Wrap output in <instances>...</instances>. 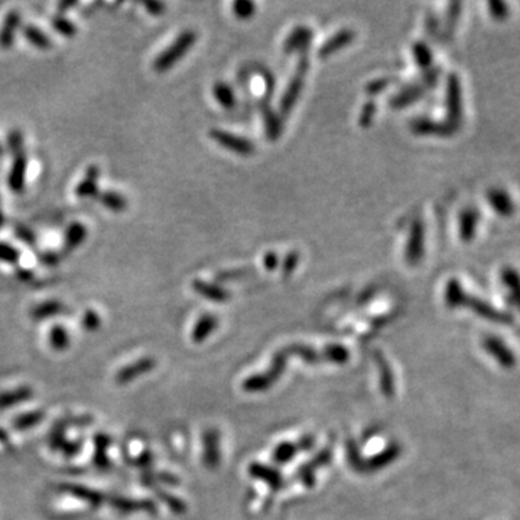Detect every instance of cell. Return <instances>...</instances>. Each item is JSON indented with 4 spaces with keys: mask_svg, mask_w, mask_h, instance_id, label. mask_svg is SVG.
<instances>
[{
    "mask_svg": "<svg viewBox=\"0 0 520 520\" xmlns=\"http://www.w3.org/2000/svg\"><path fill=\"white\" fill-rule=\"evenodd\" d=\"M487 201L494 210V212H497L502 217H510L516 210L514 201L511 200L510 194L502 188H490L487 191Z\"/></svg>",
    "mask_w": 520,
    "mask_h": 520,
    "instance_id": "22",
    "label": "cell"
},
{
    "mask_svg": "<svg viewBox=\"0 0 520 520\" xmlns=\"http://www.w3.org/2000/svg\"><path fill=\"white\" fill-rule=\"evenodd\" d=\"M60 254H57L55 251H45V253H42V254H39V260H40V262L43 264V265H47V266H55V265H58L60 264Z\"/></svg>",
    "mask_w": 520,
    "mask_h": 520,
    "instance_id": "50",
    "label": "cell"
},
{
    "mask_svg": "<svg viewBox=\"0 0 520 520\" xmlns=\"http://www.w3.org/2000/svg\"><path fill=\"white\" fill-rule=\"evenodd\" d=\"M8 143H9L11 149L15 152V155L23 152V139H22V135H21L19 130H13L12 134H9Z\"/></svg>",
    "mask_w": 520,
    "mask_h": 520,
    "instance_id": "49",
    "label": "cell"
},
{
    "mask_svg": "<svg viewBox=\"0 0 520 520\" xmlns=\"http://www.w3.org/2000/svg\"><path fill=\"white\" fill-rule=\"evenodd\" d=\"M376 103L373 100H369L364 103V106L362 107V112H360V116H359V124L362 127H369L373 120H374V116H376Z\"/></svg>",
    "mask_w": 520,
    "mask_h": 520,
    "instance_id": "41",
    "label": "cell"
},
{
    "mask_svg": "<svg viewBox=\"0 0 520 520\" xmlns=\"http://www.w3.org/2000/svg\"><path fill=\"white\" fill-rule=\"evenodd\" d=\"M411 130L412 134L419 136H440V138H450L454 136L460 126H455L447 120L437 121L426 117H419L411 121Z\"/></svg>",
    "mask_w": 520,
    "mask_h": 520,
    "instance_id": "7",
    "label": "cell"
},
{
    "mask_svg": "<svg viewBox=\"0 0 520 520\" xmlns=\"http://www.w3.org/2000/svg\"><path fill=\"white\" fill-rule=\"evenodd\" d=\"M16 276L21 279V281H29L32 278V273L31 271L28 269H18L16 271Z\"/></svg>",
    "mask_w": 520,
    "mask_h": 520,
    "instance_id": "54",
    "label": "cell"
},
{
    "mask_svg": "<svg viewBox=\"0 0 520 520\" xmlns=\"http://www.w3.org/2000/svg\"><path fill=\"white\" fill-rule=\"evenodd\" d=\"M197 39H198V35L195 31H193V29L183 31L177 36V39L155 58L153 70L159 74L169 71L173 65H177L183 60L184 55H187L190 53V50L194 47Z\"/></svg>",
    "mask_w": 520,
    "mask_h": 520,
    "instance_id": "3",
    "label": "cell"
},
{
    "mask_svg": "<svg viewBox=\"0 0 520 520\" xmlns=\"http://www.w3.org/2000/svg\"><path fill=\"white\" fill-rule=\"evenodd\" d=\"M314 445H315V440H314V437H311V435L300 438V441H298L296 444H292V443H282V444H279V445L275 448V451H273V454H272V460H273V462L283 465V464L289 462V461H291V460H292V458H293L299 451H308V450H311Z\"/></svg>",
    "mask_w": 520,
    "mask_h": 520,
    "instance_id": "12",
    "label": "cell"
},
{
    "mask_svg": "<svg viewBox=\"0 0 520 520\" xmlns=\"http://www.w3.org/2000/svg\"><path fill=\"white\" fill-rule=\"evenodd\" d=\"M354 39H356V32L353 29H350V28L340 29L332 36H330L318 48V57L328 58L332 54L344 50L345 47H349Z\"/></svg>",
    "mask_w": 520,
    "mask_h": 520,
    "instance_id": "11",
    "label": "cell"
},
{
    "mask_svg": "<svg viewBox=\"0 0 520 520\" xmlns=\"http://www.w3.org/2000/svg\"><path fill=\"white\" fill-rule=\"evenodd\" d=\"M155 360L153 359H143L141 362H136L134 364H130L127 367H124L119 374H117V380L119 383H127L130 380L136 379L138 376H142L148 372H151L155 367Z\"/></svg>",
    "mask_w": 520,
    "mask_h": 520,
    "instance_id": "29",
    "label": "cell"
},
{
    "mask_svg": "<svg viewBox=\"0 0 520 520\" xmlns=\"http://www.w3.org/2000/svg\"><path fill=\"white\" fill-rule=\"evenodd\" d=\"M53 28L58 33H61L63 36H65V38H74L75 33H77L75 25L70 19H67L64 16H55L53 19Z\"/></svg>",
    "mask_w": 520,
    "mask_h": 520,
    "instance_id": "38",
    "label": "cell"
},
{
    "mask_svg": "<svg viewBox=\"0 0 520 520\" xmlns=\"http://www.w3.org/2000/svg\"><path fill=\"white\" fill-rule=\"evenodd\" d=\"M23 36L26 38V40L31 43V45H33L36 50L47 51L53 47L51 39L36 26H32V25L25 26Z\"/></svg>",
    "mask_w": 520,
    "mask_h": 520,
    "instance_id": "31",
    "label": "cell"
},
{
    "mask_svg": "<svg viewBox=\"0 0 520 520\" xmlns=\"http://www.w3.org/2000/svg\"><path fill=\"white\" fill-rule=\"evenodd\" d=\"M210 138L217 145H220L224 149H227L236 155H240V156H251L256 152L254 143L250 142L247 138L226 132V130H222V129H211Z\"/></svg>",
    "mask_w": 520,
    "mask_h": 520,
    "instance_id": "6",
    "label": "cell"
},
{
    "mask_svg": "<svg viewBox=\"0 0 520 520\" xmlns=\"http://www.w3.org/2000/svg\"><path fill=\"white\" fill-rule=\"evenodd\" d=\"M260 107V113H262V119H264V124H265V134L271 141H278L282 135L283 130V123L281 116L271 109L269 103L262 100L259 104Z\"/></svg>",
    "mask_w": 520,
    "mask_h": 520,
    "instance_id": "20",
    "label": "cell"
},
{
    "mask_svg": "<svg viewBox=\"0 0 520 520\" xmlns=\"http://www.w3.org/2000/svg\"><path fill=\"white\" fill-rule=\"evenodd\" d=\"M480 223V212L472 207H467L460 212L458 217V234L460 239L465 243H470L475 239L477 227Z\"/></svg>",
    "mask_w": 520,
    "mask_h": 520,
    "instance_id": "16",
    "label": "cell"
},
{
    "mask_svg": "<svg viewBox=\"0 0 520 520\" xmlns=\"http://www.w3.org/2000/svg\"><path fill=\"white\" fill-rule=\"evenodd\" d=\"M425 92H426V89H425V85L421 81L409 84V85L403 87V89L399 93H396L395 96H392L389 99V107L395 109V110L409 107L415 102L421 100L425 96Z\"/></svg>",
    "mask_w": 520,
    "mask_h": 520,
    "instance_id": "13",
    "label": "cell"
},
{
    "mask_svg": "<svg viewBox=\"0 0 520 520\" xmlns=\"http://www.w3.org/2000/svg\"><path fill=\"white\" fill-rule=\"evenodd\" d=\"M68 332L63 327H54L51 331V344L55 350H64L68 345Z\"/></svg>",
    "mask_w": 520,
    "mask_h": 520,
    "instance_id": "42",
    "label": "cell"
},
{
    "mask_svg": "<svg viewBox=\"0 0 520 520\" xmlns=\"http://www.w3.org/2000/svg\"><path fill=\"white\" fill-rule=\"evenodd\" d=\"M310 68V61L307 57H302L298 64H296V70H295V74L292 75L291 81L288 82L286 89L281 97V102H279V110H281V114L282 116H288L293 107L296 106L299 97H300V93L303 90V85H305V75H307V71Z\"/></svg>",
    "mask_w": 520,
    "mask_h": 520,
    "instance_id": "4",
    "label": "cell"
},
{
    "mask_svg": "<svg viewBox=\"0 0 520 520\" xmlns=\"http://www.w3.org/2000/svg\"><path fill=\"white\" fill-rule=\"evenodd\" d=\"M193 289L201 295L202 298L208 299V300H212L215 303H224L230 299V292H227L223 286L220 285H215V283H210V282H205V281H194L193 282Z\"/></svg>",
    "mask_w": 520,
    "mask_h": 520,
    "instance_id": "24",
    "label": "cell"
},
{
    "mask_svg": "<svg viewBox=\"0 0 520 520\" xmlns=\"http://www.w3.org/2000/svg\"><path fill=\"white\" fill-rule=\"evenodd\" d=\"M401 454H402L401 445L392 444V445H389L384 451L376 454L372 458H363L359 454L356 441L350 440L349 443H347V461H349L350 467L354 471H357L360 474H372L379 470H383L387 465L395 462L401 457Z\"/></svg>",
    "mask_w": 520,
    "mask_h": 520,
    "instance_id": "2",
    "label": "cell"
},
{
    "mask_svg": "<svg viewBox=\"0 0 520 520\" xmlns=\"http://www.w3.org/2000/svg\"><path fill=\"white\" fill-rule=\"evenodd\" d=\"M31 396V390L29 389H21L18 392H13V395H4L0 396V406L6 408L11 406L12 403L18 402V401H25Z\"/></svg>",
    "mask_w": 520,
    "mask_h": 520,
    "instance_id": "45",
    "label": "cell"
},
{
    "mask_svg": "<svg viewBox=\"0 0 520 520\" xmlns=\"http://www.w3.org/2000/svg\"><path fill=\"white\" fill-rule=\"evenodd\" d=\"M19 259H21V251L16 247H13L5 242H0V262L16 265L19 262Z\"/></svg>",
    "mask_w": 520,
    "mask_h": 520,
    "instance_id": "37",
    "label": "cell"
},
{
    "mask_svg": "<svg viewBox=\"0 0 520 520\" xmlns=\"http://www.w3.org/2000/svg\"><path fill=\"white\" fill-rule=\"evenodd\" d=\"M26 172H28V158L25 152L16 153L8 175V187L12 193L21 194L25 191Z\"/></svg>",
    "mask_w": 520,
    "mask_h": 520,
    "instance_id": "14",
    "label": "cell"
},
{
    "mask_svg": "<svg viewBox=\"0 0 520 520\" xmlns=\"http://www.w3.org/2000/svg\"><path fill=\"white\" fill-rule=\"evenodd\" d=\"M314 39V31L310 26L299 25L292 29L283 42V53L295 54L307 51L311 40Z\"/></svg>",
    "mask_w": 520,
    "mask_h": 520,
    "instance_id": "10",
    "label": "cell"
},
{
    "mask_svg": "<svg viewBox=\"0 0 520 520\" xmlns=\"http://www.w3.org/2000/svg\"><path fill=\"white\" fill-rule=\"evenodd\" d=\"M283 353L286 354V357H292V356H296L299 357L300 360H303L308 364H320V363H330V359H328V354L325 352V349L323 352H318L315 349H313V347L310 345H305V344H292V345H288L283 349Z\"/></svg>",
    "mask_w": 520,
    "mask_h": 520,
    "instance_id": "18",
    "label": "cell"
},
{
    "mask_svg": "<svg viewBox=\"0 0 520 520\" xmlns=\"http://www.w3.org/2000/svg\"><path fill=\"white\" fill-rule=\"evenodd\" d=\"M249 472L251 477H254V479L266 483L269 486V489L273 492H279L285 487V480H283L282 474L278 470H275L273 467L260 464V462H253L249 467Z\"/></svg>",
    "mask_w": 520,
    "mask_h": 520,
    "instance_id": "15",
    "label": "cell"
},
{
    "mask_svg": "<svg viewBox=\"0 0 520 520\" xmlns=\"http://www.w3.org/2000/svg\"><path fill=\"white\" fill-rule=\"evenodd\" d=\"M489 12L494 19L504 21L510 15V8L500 0H493V2H489Z\"/></svg>",
    "mask_w": 520,
    "mask_h": 520,
    "instance_id": "44",
    "label": "cell"
},
{
    "mask_svg": "<svg viewBox=\"0 0 520 520\" xmlns=\"http://www.w3.org/2000/svg\"><path fill=\"white\" fill-rule=\"evenodd\" d=\"M257 271L253 268H240V269H229L217 273V281L219 282H237L256 275Z\"/></svg>",
    "mask_w": 520,
    "mask_h": 520,
    "instance_id": "35",
    "label": "cell"
},
{
    "mask_svg": "<svg viewBox=\"0 0 520 520\" xmlns=\"http://www.w3.org/2000/svg\"><path fill=\"white\" fill-rule=\"evenodd\" d=\"M74 6H77V2H63V4H60V9L61 11H64V9H71V8H74Z\"/></svg>",
    "mask_w": 520,
    "mask_h": 520,
    "instance_id": "55",
    "label": "cell"
},
{
    "mask_svg": "<svg viewBox=\"0 0 520 520\" xmlns=\"http://www.w3.org/2000/svg\"><path fill=\"white\" fill-rule=\"evenodd\" d=\"M444 299L448 308H468L475 315H479L490 323L500 325H511L514 318L510 313L493 307L492 303L483 300L479 296H472L465 292L458 279H450L445 285Z\"/></svg>",
    "mask_w": 520,
    "mask_h": 520,
    "instance_id": "1",
    "label": "cell"
},
{
    "mask_svg": "<svg viewBox=\"0 0 520 520\" xmlns=\"http://www.w3.org/2000/svg\"><path fill=\"white\" fill-rule=\"evenodd\" d=\"M64 310V305L58 300H48L39 303L38 307H35L31 313L32 318L35 320H45V318H51L54 315L61 314V311Z\"/></svg>",
    "mask_w": 520,
    "mask_h": 520,
    "instance_id": "34",
    "label": "cell"
},
{
    "mask_svg": "<svg viewBox=\"0 0 520 520\" xmlns=\"http://www.w3.org/2000/svg\"><path fill=\"white\" fill-rule=\"evenodd\" d=\"M19 23H21L19 13L16 11L9 12L2 29H0V48L2 50L12 48L15 38H16V32L19 29Z\"/></svg>",
    "mask_w": 520,
    "mask_h": 520,
    "instance_id": "26",
    "label": "cell"
},
{
    "mask_svg": "<svg viewBox=\"0 0 520 520\" xmlns=\"http://www.w3.org/2000/svg\"><path fill=\"white\" fill-rule=\"evenodd\" d=\"M390 82H392V78H389V77H380V78L372 80L366 84L364 92H366L367 96L374 97V96L380 94L381 92H384L387 87L390 85Z\"/></svg>",
    "mask_w": 520,
    "mask_h": 520,
    "instance_id": "39",
    "label": "cell"
},
{
    "mask_svg": "<svg viewBox=\"0 0 520 520\" xmlns=\"http://www.w3.org/2000/svg\"><path fill=\"white\" fill-rule=\"evenodd\" d=\"M146 12L152 16H161L165 13V9H166V5L165 4H161V2H146L143 4Z\"/></svg>",
    "mask_w": 520,
    "mask_h": 520,
    "instance_id": "51",
    "label": "cell"
},
{
    "mask_svg": "<svg viewBox=\"0 0 520 520\" xmlns=\"http://www.w3.org/2000/svg\"><path fill=\"white\" fill-rule=\"evenodd\" d=\"M204 464L208 468H215L220 462V437L215 429H210L204 433Z\"/></svg>",
    "mask_w": 520,
    "mask_h": 520,
    "instance_id": "21",
    "label": "cell"
},
{
    "mask_svg": "<svg viewBox=\"0 0 520 520\" xmlns=\"http://www.w3.org/2000/svg\"><path fill=\"white\" fill-rule=\"evenodd\" d=\"M87 234H89V232H87V227L82 223H78V222L71 223L68 226V229L65 232V237H64L65 251H72L77 247H80L85 242Z\"/></svg>",
    "mask_w": 520,
    "mask_h": 520,
    "instance_id": "28",
    "label": "cell"
},
{
    "mask_svg": "<svg viewBox=\"0 0 520 520\" xmlns=\"http://www.w3.org/2000/svg\"><path fill=\"white\" fill-rule=\"evenodd\" d=\"M483 349L493 357V360L503 369H513L517 364V357L510 347L499 337L489 334L482 340Z\"/></svg>",
    "mask_w": 520,
    "mask_h": 520,
    "instance_id": "8",
    "label": "cell"
},
{
    "mask_svg": "<svg viewBox=\"0 0 520 520\" xmlns=\"http://www.w3.org/2000/svg\"><path fill=\"white\" fill-rule=\"evenodd\" d=\"M29 418H22L21 421H18V426L19 428H23V426H28L31 423H36L39 419H40V415L39 413H32V415H28Z\"/></svg>",
    "mask_w": 520,
    "mask_h": 520,
    "instance_id": "52",
    "label": "cell"
},
{
    "mask_svg": "<svg viewBox=\"0 0 520 520\" xmlns=\"http://www.w3.org/2000/svg\"><path fill=\"white\" fill-rule=\"evenodd\" d=\"M331 461V451L323 450L315 455L314 460H311L308 464L302 465L296 471V479L307 487H313L315 483V471L324 465H327Z\"/></svg>",
    "mask_w": 520,
    "mask_h": 520,
    "instance_id": "17",
    "label": "cell"
},
{
    "mask_svg": "<svg viewBox=\"0 0 520 520\" xmlns=\"http://www.w3.org/2000/svg\"><path fill=\"white\" fill-rule=\"evenodd\" d=\"M16 236H18L21 240H25V242H31V240H33V236H32V233H31L28 229H22V227H19V229L16 230Z\"/></svg>",
    "mask_w": 520,
    "mask_h": 520,
    "instance_id": "53",
    "label": "cell"
},
{
    "mask_svg": "<svg viewBox=\"0 0 520 520\" xmlns=\"http://www.w3.org/2000/svg\"><path fill=\"white\" fill-rule=\"evenodd\" d=\"M99 201L112 212H123L127 208V200L116 191H104L103 194H100Z\"/></svg>",
    "mask_w": 520,
    "mask_h": 520,
    "instance_id": "33",
    "label": "cell"
},
{
    "mask_svg": "<svg viewBox=\"0 0 520 520\" xmlns=\"http://www.w3.org/2000/svg\"><path fill=\"white\" fill-rule=\"evenodd\" d=\"M374 362L376 366L379 369V376H380V389L386 398H394L395 396V374L394 370L390 369V364L387 363V360L384 359L383 354L376 353L374 356Z\"/></svg>",
    "mask_w": 520,
    "mask_h": 520,
    "instance_id": "23",
    "label": "cell"
},
{
    "mask_svg": "<svg viewBox=\"0 0 520 520\" xmlns=\"http://www.w3.org/2000/svg\"><path fill=\"white\" fill-rule=\"evenodd\" d=\"M445 109H447V121L461 126V120L464 116V104H462V89L461 81L457 74H450L447 78L445 87Z\"/></svg>",
    "mask_w": 520,
    "mask_h": 520,
    "instance_id": "5",
    "label": "cell"
},
{
    "mask_svg": "<svg viewBox=\"0 0 520 520\" xmlns=\"http://www.w3.org/2000/svg\"><path fill=\"white\" fill-rule=\"evenodd\" d=\"M279 262H281V260H279V256H278L275 251H266V253L264 254L262 265H264V268H265L266 271L272 272V271L278 269Z\"/></svg>",
    "mask_w": 520,
    "mask_h": 520,
    "instance_id": "48",
    "label": "cell"
},
{
    "mask_svg": "<svg viewBox=\"0 0 520 520\" xmlns=\"http://www.w3.org/2000/svg\"><path fill=\"white\" fill-rule=\"evenodd\" d=\"M217 327H219V320H217L215 315L205 314V315L200 317V320L195 323L193 332H191L193 341L194 342L205 341L215 331Z\"/></svg>",
    "mask_w": 520,
    "mask_h": 520,
    "instance_id": "27",
    "label": "cell"
},
{
    "mask_svg": "<svg viewBox=\"0 0 520 520\" xmlns=\"http://www.w3.org/2000/svg\"><path fill=\"white\" fill-rule=\"evenodd\" d=\"M461 8H462V5L460 2H453L448 6L447 19H445V29H444V36L447 39L453 38V33L457 28V22H458L460 15H461Z\"/></svg>",
    "mask_w": 520,
    "mask_h": 520,
    "instance_id": "36",
    "label": "cell"
},
{
    "mask_svg": "<svg viewBox=\"0 0 520 520\" xmlns=\"http://www.w3.org/2000/svg\"><path fill=\"white\" fill-rule=\"evenodd\" d=\"M412 55H413V60L418 64V67L423 71L429 70L433 64L432 51L426 45V43L422 42V40H418V42L412 43Z\"/></svg>",
    "mask_w": 520,
    "mask_h": 520,
    "instance_id": "32",
    "label": "cell"
},
{
    "mask_svg": "<svg viewBox=\"0 0 520 520\" xmlns=\"http://www.w3.org/2000/svg\"><path fill=\"white\" fill-rule=\"evenodd\" d=\"M425 254V226L421 220L412 223L408 243L405 249V259L409 265H418Z\"/></svg>",
    "mask_w": 520,
    "mask_h": 520,
    "instance_id": "9",
    "label": "cell"
},
{
    "mask_svg": "<svg viewBox=\"0 0 520 520\" xmlns=\"http://www.w3.org/2000/svg\"><path fill=\"white\" fill-rule=\"evenodd\" d=\"M440 75H441V67H430L429 70L423 71L419 81L425 85L426 90H429V89H432V87L437 85Z\"/></svg>",
    "mask_w": 520,
    "mask_h": 520,
    "instance_id": "43",
    "label": "cell"
},
{
    "mask_svg": "<svg viewBox=\"0 0 520 520\" xmlns=\"http://www.w3.org/2000/svg\"><path fill=\"white\" fill-rule=\"evenodd\" d=\"M82 325L85 330L89 331H94L100 327V317L97 315L96 311H92L89 310L85 314H84V318H82Z\"/></svg>",
    "mask_w": 520,
    "mask_h": 520,
    "instance_id": "47",
    "label": "cell"
},
{
    "mask_svg": "<svg viewBox=\"0 0 520 520\" xmlns=\"http://www.w3.org/2000/svg\"><path fill=\"white\" fill-rule=\"evenodd\" d=\"M500 278L509 292L510 302L520 311V273L511 266H504L500 271Z\"/></svg>",
    "mask_w": 520,
    "mask_h": 520,
    "instance_id": "25",
    "label": "cell"
},
{
    "mask_svg": "<svg viewBox=\"0 0 520 520\" xmlns=\"http://www.w3.org/2000/svg\"><path fill=\"white\" fill-rule=\"evenodd\" d=\"M5 226V214L2 211V207H0V229Z\"/></svg>",
    "mask_w": 520,
    "mask_h": 520,
    "instance_id": "56",
    "label": "cell"
},
{
    "mask_svg": "<svg viewBox=\"0 0 520 520\" xmlns=\"http://www.w3.org/2000/svg\"><path fill=\"white\" fill-rule=\"evenodd\" d=\"M299 259H300V256L295 250L286 253V256L282 260V272H283V275H291L296 269V266L299 264Z\"/></svg>",
    "mask_w": 520,
    "mask_h": 520,
    "instance_id": "46",
    "label": "cell"
},
{
    "mask_svg": "<svg viewBox=\"0 0 520 520\" xmlns=\"http://www.w3.org/2000/svg\"><path fill=\"white\" fill-rule=\"evenodd\" d=\"M233 13L239 19H250L256 13V4L249 0H237L233 4Z\"/></svg>",
    "mask_w": 520,
    "mask_h": 520,
    "instance_id": "40",
    "label": "cell"
},
{
    "mask_svg": "<svg viewBox=\"0 0 520 520\" xmlns=\"http://www.w3.org/2000/svg\"><path fill=\"white\" fill-rule=\"evenodd\" d=\"M99 177H100V169L96 165H92L87 168L85 177L75 188V195L80 200L85 198H97L99 197Z\"/></svg>",
    "mask_w": 520,
    "mask_h": 520,
    "instance_id": "19",
    "label": "cell"
},
{
    "mask_svg": "<svg viewBox=\"0 0 520 520\" xmlns=\"http://www.w3.org/2000/svg\"><path fill=\"white\" fill-rule=\"evenodd\" d=\"M212 96L217 100V103L224 109H233L237 103L236 93L232 89V85H229L224 81H217L212 85Z\"/></svg>",
    "mask_w": 520,
    "mask_h": 520,
    "instance_id": "30",
    "label": "cell"
}]
</instances>
